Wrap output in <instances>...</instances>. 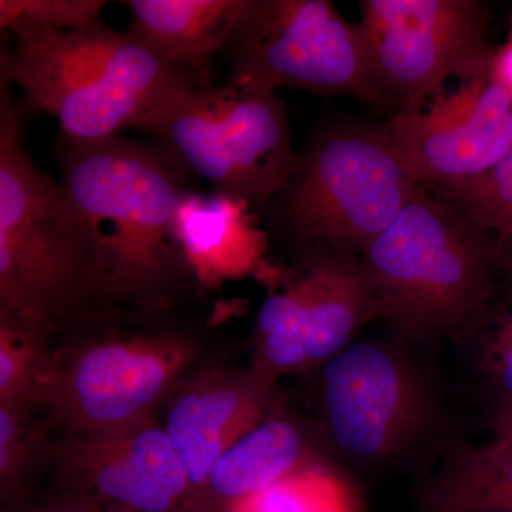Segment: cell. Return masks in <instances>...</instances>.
<instances>
[{
  "mask_svg": "<svg viewBox=\"0 0 512 512\" xmlns=\"http://www.w3.org/2000/svg\"><path fill=\"white\" fill-rule=\"evenodd\" d=\"M323 402L336 446L349 457L380 461L419 439L430 400L416 370L392 349L353 342L322 366Z\"/></svg>",
  "mask_w": 512,
  "mask_h": 512,
  "instance_id": "obj_11",
  "label": "cell"
},
{
  "mask_svg": "<svg viewBox=\"0 0 512 512\" xmlns=\"http://www.w3.org/2000/svg\"><path fill=\"white\" fill-rule=\"evenodd\" d=\"M30 406L0 404V481L3 497L16 490L32 456L35 434L29 427Z\"/></svg>",
  "mask_w": 512,
  "mask_h": 512,
  "instance_id": "obj_24",
  "label": "cell"
},
{
  "mask_svg": "<svg viewBox=\"0 0 512 512\" xmlns=\"http://www.w3.org/2000/svg\"><path fill=\"white\" fill-rule=\"evenodd\" d=\"M188 175L214 192L265 210L298 164L278 94L225 80L200 84L151 114L140 127Z\"/></svg>",
  "mask_w": 512,
  "mask_h": 512,
  "instance_id": "obj_6",
  "label": "cell"
},
{
  "mask_svg": "<svg viewBox=\"0 0 512 512\" xmlns=\"http://www.w3.org/2000/svg\"><path fill=\"white\" fill-rule=\"evenodd\" d=\"M0 74L32 109L55 117L59 143L93 144L138 128L165 104L202 83L164 63L127 32L97 20L55 30L13 26Z\"/></svg>",
  "mask_w": 512,
  "mask_h": 512,
  "instance_id": "obj_3",
  "label": "cell"
},
{
  "mask_svg": "<svg viewBox=\"0 0 512 512\" xmlns=\"http://www.w3.org/2000/svg\"><path fill=\"white\" fill-rule=\"evenodd\" d=\"M491 245L501 274L512 278V231L501 235H491Z\"/></svg>",
  "mask_w": 512,
  "mask_h": 512,
  "instance_id": "obj_27",
  "label": "cell"
},
{
  "mask_svg": "<svg viewBox=\"0 0 512 512\" xmlns=\"http://www.w3.org/2000/svg\"><path fill=\"white\" fill-rule=\"evenodd\" d=\"M175 232L192 278L205 288L258 278L268 265V232L241 198L188 190L178 204Z\"/></svg>",
  "mask_w": 512,
  "mask_h": 512,
  "instance_id": "obj_15",
  "label": "cell"
},
{
  "mask_svg": "<svg viewBox=\"0 0 512 512\" xmlns=\"http://www.w3.org/2000/svg\"><path fill=\"white\" fill-rule=\"evenodd\" d=\"M106 0H0V28L72 30L101 20Z\"/></svg>",
  "mask_w": 512,
  "mask_h": 512,
  "instance_id": "obj_23",
  "label": "cell"
},
{
  "mask_svg": "<svg viewBox=\"0 0 512 512\" xmlns=\"http://www.w3.org/2000/svg\"><path fill=\"white\" fill-rule=\"evenodd\" d=\"M494 437L512 443V406L498 407L493 420Z\"/></svg>",
  "mask_w": 512,
  "mask_h": 512,
  "instance_id": "obj_28",
  "label": "cell"
},
{
  "mask_svg": "<svg viewBox=\"0 0 512 512\" xmlns=\"http://www.w3.org/2000/svg\"><path fill=\"white\" fill-rule=\"evenodd\" d=\"M222 512H359L352 488L325 464H306L271 487L222 505Z\"/></svg>",
  "mask_w": 512,
  "mask_h": 512,
  "instance_id": "obj_19",
  "label": "cell"
},
{
  "mask_svg": "<svg viewBox=\"0 0 512 512\" xmlns=\"http://www.w3.org/2000/svg\"><path fill=\"white\" fill-rule=\"evenodd\" d=\"M194 357L191 342L177 335L90 340L50 357L37 404L72 436L116 429L154 414Z\"/></svg>",
  "mask_w": 512,
  "mask_h": 512,
  "instance_id": "obj_10",
  "label": "cell"
},
{
  "mask_svg": "<svg viewBox=\"0 0 512 512\" xmlns=\"http://www.w3.org/2000/svg\"><path fill=\"white\" fill-rule=\"evenodd\" d=\"M228 80L380 103L359 25L329 0H247L224 49Z\"/></svg>",
  "mask_w": 512,
  "mask_h": 512,
  "instance_id": "obj_9",
  "label": "cell"
},
{
  "mask_svg": "<svg viewBox=\"0 0 512 512\" xmlns=\"http://www.w3.org/2000/svg\"><path fill=\"white\" fill-rule=\"evenodd\" d=\"M488 77L512 97V16L507 40L503 46L497 47Z\"/></svg>",
  "mask_w": 512,
  "mask_h": 512,
  "instance_id": "obj_25",
  "label": "cell"
},
{
  "mask_svg": "<svg viewBox=\"0 0 512 512\" xmlns=\"http://www.w3.org/2000/svg\"><path fill=\"white\" fill-rule=\"evenodd\" d=\"M268 296L255 322V373L279 377L322 367L383 318L362 256L315 247L292 268L269 262L258 276Z\"/></svg>",
  "mask_w": 512,
  "mask_h": 512,
  "instance_id": "obj_7",
  "label": "cell"
},
{
  "mask_svg": "<svg viewBox=\"0 0 512 512\" xmlns=\"http://www.w3.org/2000/svg\"><path fill=\"white\" fill-rule=\"evenodd\" d=\"M45 333L0 318V404L35 406L50 357Z\"/></svg>",
  "mask_w": 512,
  "mask_h": 512,
  "instance_id": "obj_21",
  "label": "cell"
},
{
  "mask_svg": "<svg viewBox=\"0 0 512 512\" xmlns=\"http://www.w3.org/2000/svg\"><path fill=\"white\" fill-rule=\"evenodd\" d=\"M494 293L487 305L458 330L485 380L500 397L501 406H512V278Z\"/></svg>",
  "mask_w": 512,
  "mask_h": 512,
  "instance_id": "obj_20",
  "label": "cell"
},
{
  "mask_svg": "<svg viewBox=\"0 0 512 512\" xmlns=\"http://www.w3.org/2000/svg\"><path fill=\"white\" fill-rule=\"evenodd\" d=\"M12 86L0 74V318L47 335L110 306L62 183L26 151Z\"/></svg>",
  "mask_w": 512,
  "mask_h": 512,
  "instance_id": "obj_2",
  "label": "cell"
},
{
  "mask_svg": "<svg viewBox=\"0 0 512 512\" xmlns=\"http://www.w3.org/2000/svg\"><path fill=\"white\" fill-rule=\"evenodd\" d=\"M389 136L421 187L471 180L512 150V97L490 77L458 82L420 110L396 111Z\"/></svg>",
  "mask_w": 512,
  "mask_h": 512,
  "instance_id": "obj_12",
  "label": "cell"
},
{
  "mask_svg": "<svg viewBox=\"0 0 512 512\" xmlns=\"http://www.w3.org/2000/svg\"><path fill=\"white\" fill-rule=\"evenodd\" d=\"M247 0H127L126 32L164 63L211 83L212 60L224 52Z\"/></svg>",
  "mask_w": 512,
  "mask_h": 512,
  "instance_id": "obj_16",
  "label": "cell"
},
{
  "mask_svg": "<svg viewBox=\"0 0 512 512\" xmlns=\"http://www.w3.org/2000/svg\"><path fill=\"white\" fill-rule=\"evenodd\" d=\"M274 386L251 369L202 370L178 387L164 427L190 484L192 512L207 511L212 466L265 420Z\"/></svg>",
  "mask_w": 512,
  "mask_h": 512,
  "instance_id": "obj_14",
  "label": "cell"
},
{
  "mask_svg": "<svg viewBox=\"0 0 512 512\" xmlns=\"http://www.w3.org/2000/svg\"><path fill=\"white\" fill-rule=\"evenodd\" d=\"M60 183L79 215L109 306L156 309L192 278L175 232L188 175L153 141H57Z\"/></svg>",
  "mask_w": 512,
  "mask_h": 512,
  "instance_id": "obj_1",
  "label": "cell"
},
{
  "mask_svg": "<svg viewBox=\"0 0 512 512\" xmlns=\"http://www.w3.org/2000/svg\"><path fill=\"white\" fill-rule=\"evenodd\" d=\"M426 512H512V443L458 451L424 498Z\"/></svg>",
  "mask_w": 512,
  "mask_h": 512,
  "instance_id": "obj_18",
  "label": "cell"
},
{
  "mask_svg": "<svg viewBox=\"0 0 512 512\" xmlns=\"http://www.w3.org/2000/svg\"><path fill=\"white\" fill-rule=\"evenodd\" d=\"M69 493L120 512H192L190 484L154 414L72 436L60 451Z\"/></svg>",
  "mask_w": 512,
  "mask_h": 512,
  "instance_id": "obj_13",
  "label": "cell"
},
{
  "mask_svg": "<svg viewBox=\"0 0 512 512\" xmlns=\"http://www.w3.org/2000/svg\"><path fill=\"white\" fill-rule=\"evenodd\" d=\"M383 318L417 339L457 335L497 292L491 235L421 187L362 254Z\"/></svg>",
  "mask_w": 512,
  "mask_h": 512,
  "instance_id": "obj_4",
  "label": "cell"
},
{
  "mask_svg": "<svg viewBox=\"0 0 512 512\" xmlns=\"http://www.w3.org/2000/svg\"><path fill=\"white\" fill-rule=\"evenodd\" d=\"M36 512H120L106 505L96 503L90 498L80 497L76 494H64L63 498L46 505L42 510Z\"/></svg>",
  "mask_w": 512,
  "mask_h": 512,
  "instance_id": "obj_26",
  "label": "cell"
},
{
  "mask_svg": "<svg viewBox=\"0 0 512 512\" xmlns=\"http://www.w3.org/2000/svg\"><path fill=\"white\" fill-rule=\"evenodd\" d=\"M311 461L306 440L295 424L284 419L264 420L212 466L207 511L271 487Z\"/></svg>",
  "mask_w": 512,
  "mask_h": 512,
  "instance_id": "obj_17",
  "label": "cell"
},
{
  "mask_svg": "<svg viewBox=\"0 0 512 512\" xmlns=\"http://www.w3.org/2000/svg\"><path fill=\"white\" fill-rule=\"evenodd\" d=\"M436 188L441 198L487 234L512 231V150L487 173Z\"/></svg>",
  "mask_w": 512,
  "mask_h": 512,
  "instance_id": "obj_22",
  "label": "cell"
},
{
  "mask_svg": "<svg viewBox=\"0 0 512 512\" xmlns=\"http://www.w3.org/2000/svg\"><path fill=\"white\" fill-rule=\"evenodd\" d=\"M420 188L386 124L343 123L309 140L288 184L269 205L276 222L302 245L355 255Z\"/></svg>",
  "mask_w": 512,
  "mask_h": 512,
  "instance_id": "obj_5",
  "label": "cell"
},
{
  "mask_svg": "<svg viewBox=\"0 0 512 512\" xmlns=\"http://www.w3.org/2000/svg\"><path fill=\"white\" fill-rule=\"evenodd\" d=\"M370 83L380 103L420 110L451 79L488 77L497 47L490 13L477 0H362Z\"/></svg>",
  "mask_w": 512,
  "mask_h": 512,
  "instance_id": "obj_8",
  "label": "cell"
}]
</instances>
